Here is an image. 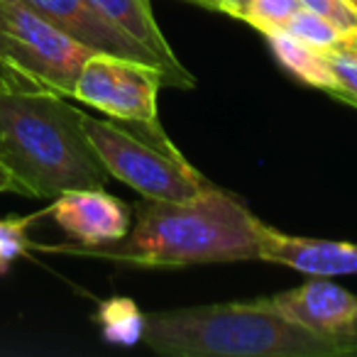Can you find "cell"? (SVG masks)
<instances>
[{
  "instance_id": "obj_12",
  "label": "cell",
  "mask_w": 357,
  "mask_h": 357,
  "mask_svg": "<svg viewBox=\"0 0 357 357\" xmlns=\"http://www.w3.org/2000/svg\"><path fill=\"white\" fill-rule=\"evenodd\" d=\"M267 40L269 50H272L274 59L279 61L287 74H291L298 84L311 86V89H321L326 93L335 91V79H333L331 64H328V56L323 50L306 45V42L296 40L289 32H269L262 35Z\"/></svg>"
},
{
  "instance_id": "obj_3",
  "label": "cell",
  "mask_w": 357,
  "mask_h": 357,
  "mask_svg": "<svg viewBox=\"0 0 357 357\" xmlns=\"http://www.w3.org/2000/svg\"><path fill=\"white\" fill-rule=\"evenodd\" d=\"M0 164L25 196L50 201L69 189H98L110 178L86 137L81 110L50 91L0 89Z\"/></svg>"
},
{
  "instance_id": "obj_11",
  "label": "cell",
  "mask_w": 357,
  "mask_h": 357,
  "mask_svg": "<svg viewBox=\"0 0 357 357\" xmlns=\"http://www.w3.org/2000/svg\"><path fill=\"white\" fill-rule=\"evenodd\" d=\"M91 6L98 10L100 17H105L123 35H128L132 42L144 47L162 64L164 86H174V89H186V91L194 89L196 86L194 74L174 54L162 27L154 20L149 0H91Z\"/></svg>"
},
{
  "instance_id": "obj_10",
  "label": "cell",
  "mask_w": 357,
  "mask_h": 357,
  "mask_svg": "<svg viewBox=\"0 0 357 357\" xmlns=\"http://www.w3.org/2000/svg\"><path fill=\"white\" fill-rule=\"evenodd\" d=\"M35 13H40L45 20L64 30L81 45L91 47L93 52H105V54L125 56V59L142 61V64L157 66L162 71V64L149 54L144 47L132 42L128 35L110 25L105 17L98 15L91 0H22ZM164 74V71H162Z\"/></svg>"
},
{
  "instance_id": "obj_6",
  "label": "cell",
  "mask_w": 357,
  "mask_h": 357,
  "mask_svg": "<svg viewBox=\"0 0 357 357\" xmlns=\"http://www.w3.org/2000/svg\"><path fill=\"white\" fill-rule=\"evenodd\" d=\"M164 74L157 66L93 52L81 66L71 98L115 120H157V98Z\"/></svg>"
},
{
  "instance_id": "obj_9",
  "label": "cell",
  "mask_w": 357,
  "mask_h": 357,
  "mask_svg": "<svg viewBox=\"0 0 357 357\" xmlns=\"http://www.w3.org/2000/svg\"><path fill=\"white\" fill-rule=\"evenodd\" d=\"M259 259L291 267L306 277H345L357 274V245L345 240H321L289 235L262 223Z\"/></svg>"
},
{
  "instance_id": "obj_15",
  "label": "cell",
  "mask_w": 357,
  "mask_h": 357,
  "mask_svg": "<svg viewBox=\"0 0 357 357\" xmlns=\"http://www.w3.org/2000/svg\"><path fill=\"white\" fill-rule=\"evenodd\" d=\"M37 218H42V211L22 218H0V277L32 250L30 225Z\"/></svg>"
},
{
  "instance_id": "obj_5",
  "label": "cell",
  "mask_w": 357,
  "mask_h": 357,
  "mask_svg": "<svg viewBox=\"0 0 357 357\" xmlns=\"http://www.w3.org/2000/svg\"><path fill=\"white\" fill-rule=\"evenodd\" d=\"M93 50L35 13L22 0H0V71L6 89L50 91L71 98Z\"/></svg>"
},
{
  "instance_id": "obj_8",
  "label": "cell",
  "mask_w": 357,
  "mask_h": 357,
  "mask_svg": "<svg viewBox=\"0 0 357 357\" xmlns=\"http://www.w3.org/2000/svg\"><path fill=\"white\" fill-rule=\"evenodd\" d=\"M269 301L289 321L321 335L345 337L357 333V296L328 282V277H313L301 287L274 294Z\"/></svg>"
},
{
  "instance_id": "obj_4",
  "label": "cell",
  "mask_w": 357,
  "mask_h": 357,
  "mask_svg": "<svg viewBox=\"0 0 357 357\" xmlns=\"http://www.w3.org/2000/svg\"><path fill=\"white\" fill-rule=\"evenodd\" d=\"M81 125L110 178L123 181L142 199L189 201L213 189L208 178L178 152L159 120L93 118L81 110Z\"/></svg>"
},
{
  "instance_id": "obj_20",
  "label": "cell",
  "mask_w": 357,
  "mask_h": 357,
  "mask_svg": "<svg viewBox=\"0 0 357 357\" xmlns=\"http://www.w3.org/2000/svg\"><path fill=\"white\" fill-rule=\"evenodd\" d=\"M0 194H20V196H25L22 186L17 184V178L13 176V174L8 172L3 164H0Z\"/></svg>"
},
{
  "instance_id": "obj_18",
  "label": "cell",
  "mask_w": 357,
  "mask_h": 357,
  "mask_svg": "<svg viewBox=\"0 0 357 357\" xmlns=\"http://www.w3.org/2000/svg\"><path fill=\"white\" fill-rule=\"evenodd\" d=\"M301 6L331 20L342 32H357V8L347 0H301Z\"/></svg>"
},
{
  "instance_id": "obj_7",
  "label": "cell",
  "mask_w": 357,
  "mask_h": 357,
  "mask_svg": "<svg viewBox=\"0 0 357 357\" xmlns=\"http://www.w3.org/2000/svg\"><path fill=\"white\" fill-rule=\"evenodd\" d=\"M71 243L84 248H98L123 240L132 228V208L118 196L98 189H69L54 196L45 208Z\"/></svg>"
},
{
  "instance_id": "obj_13",
  "label": "cell",
  "mask_w": 357,
  "mask_h": 357,
  "mask_svg": "<svg viewBox=\"0 0 357 357\" xmlns=\"http://www.w3.org/2000/svg\"><path fill=\"white\" fill-rule=\"evenodd\" d=\"M96 323L100 326V335L110 345H137L142 342L144 313L128 296H113L100 301L96 311Z\"/></svg>"
},
{
  "instance_id": "obj_2",
  "label": "cell",
  "mask_w": 357,
  "mask_h": 357,
  "mask_svg": "<svg viewBox=\"0 0 357 357\" xmlns=\"http://www.w3.org/2000/svg\"><path fill=\"white\" fill-rule=\"evenodd\" d=\"M142 342L167 357H347L357 333L331 337L289 321L267 298L144 313Z\"/></svg>"
},
{
  "instance_id": "obj_16",
  "label": "cell",
  "mask_w": 357,
  "mask_h": 357,
  "mask_svg": "<svg viewBox=\"0 0 357 357\" xmlns=\"http://www.w3.org/2000/svg\"><path fill=\"white\" fill-rule=\"evenodd\" d=\"M301 8V0H250L243 22H248L262 35H269V32L284 30L294 13H298Z\"/></svg>"
},
{
  "instance_id": "obj_19",
  "label": "cell",
  "mask_w": 357,
  "mask_h": 357,
  "mask_svg": "<svg viewBox=\"0 0 357 357\" xmlns=\"http://www.w3.org/2000/svg\"><path fill=\"white\" fill-rule=\"evenodd\" d=\"M250 0H213V8L218 13H225V15L235 17V20H243L245 13H248Z\"/></svg>"
},
{
  "instance_id": "obj_17",
  "label": "cell",
  "mask_w": 357,
  "mask_h": 357,
  "mask_svg": "<svg viewBox=\"0 0 357 357\" xmlns=\"http://www.w3.org/2000/svg\"><path fill=\"white\" fill-rule=\"evenodd\" d=\"M328 64H331L335 91L333 98H340L350 105H357V54L345 50H328Z\"/></svg>"
},
{
  "instance_id": "obj_22",
  "label": "cell",
  "mask_w": 357,
  "mask_h": 357,
  "mask_svg": "<svg viewBox=\"0 0 357 357\" xmlns=\"http://www.w3.org/2000/svg\"><path fill=\"white\" fill-rule=\"evenodd\" d=\"M347 3H352V6H355V8H357V0H347Z\"/></svg>"
},
{
  "instance_id": "obj_21",
  "label": "cell",
  "mask_w": 357,
  "mask_h": 357,
  "mask_svg": "<svg viewBox=\"0 0 357 357\" xmlns=\"http://www.w3.org/2000/svg\"><path fill=\"white\" fill-rule=\"evenodd\" d=\"M0 89H6V79H3V71H0Z\"/></svg>"
},
{
  "instance_id": "obj_1",
  "label": "cell",
  "mask_w": 357,
  "mask_h": 357,
  "mask_svg": "<svg viewBox=\"0 0 357 357\" xmlns=\"http://www.w3.org/2000/svg\"><path fill=\"white\" fill-rule=\"evenodd\" d=\"M259 233L262 220L238 196L213 186L189 201L142 199L135 208V225L118 243L98 248H84L71 240L32 243V250L130 267H194L259 259Z\"/></svg>"
},
{
  "instance_id": "obj_14",
  "label": "cell",
  "mask_w": 357,
  "mask_h": 357,
  "mask_svg": "<svg viewBox=\"0 0 357 357\" xmlns=\"http://www.w3.org/2000/svg\"><path fill=\"white\" fill-rule=\"evenodd\" d=\"M284 32H289L291 37H296V40L306 42V45L316 47V50H323V52L340 50L345 37L352 35V32H342L340 27L333 25L331 20H326V17H321L313 10H306V8L294 13V17L287 22V27H284Z\"/></svg>"
}]
</instances>
